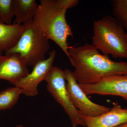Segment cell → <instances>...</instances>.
Returning a JSON list of instances; mask_svg holds the SVG:
<instances>
[{
    "label": "cell",
    "mask_w": 127,
    "mask_h": 127,
    "mask_svg": "<svg viewBox=\"0 0 127 127\" xmlns=\"http://www.w3.org/2000/svg\"><path fill=\"white\" fill-rule=\"evenodd\" d=\"M33 18V22L63 51L69 60L68 37H73L70 25L66 19L68 9L76 7L78 0H41Z\"/></svg>",
    "instance_id": "2"
},
{
    "label": "cell",
    "mask_w": 127,
    "mask_h": 127,
    "mask_svg": "<svg viewBox=\"0 0 127 127\" xmlns=\"http://www.w3.org/2000/svg\"><path fill=\"white\" fill-rule=\"evenodd\" d=\"M79 85L87 95L119 96L127 101V74L106 77L94 84Z\"/></svg>",
    "instance_id": "8"
},
{
    "label": "cell",
    "mask_w": 127,
    "mask_h": 127,
    "mask_svg": "<svg viewBox=\"0 0 127 127\" xmlns=\"http://www.w3.org/2000/svg\"><path fill=\"white\" fill-rule=\"evenodd\" d=\"M38 5L35 0H13L15 19L14 24L22 25L33 22Z\"/></svg>",
    "instance_id": "11"
},
{
    "label": "cell",
    "mask_w": 127,
    "mask_h": 127,
    "mask_svg": "<svg viewBox=\"0 0 127 127\" xmlns=\"http://www.w3.org/2000/svg\"><path fill=\"white\" fill-rule=\"evenodd\" d=\"M56 53L55 50L49 53L48 58L39 62L33 66L32 72L14 83L13 84L15 86L20 88L22 94L27 96L33 97L38 95V85L44 81L46 76L53 66Z\"/></svg>",
    "instance_id": "7"
},
{
    "label": "cell",
    "mask_w": 127,
    "mask_h": 127,
    "mask_svg": "<svg viewBox=\"0 0 127 127\" xmlns=\"http://www.w3.org/2000/svg\"><path fill=\"white\" fill-rule=\"evenodd\" d=\"M15 127H23V126L21 125H19L16 126Z\"/></svg>",
    "instance_id": "17"
},
{
    "label": "cell",
    "mask_w": 127,
    "mask_h": 127,
    "mask_svg": "<svg viewBox=\"0 0 127 127\" xmlns=\"http://www.w3.org/2000/svg\"><path fill=\"white\" fill-rule=\"evenodd\" d=\"M116 127H127V122L124 123H123L122 124L119 125V126Z\"/></svg>",
    "instance_id": "16"
},
{
    "label": "cell",
    "mask_w": 127,
    "mask_h": 127,
    "mask_svg": "<svg viewBox=\"0 0 127 127\" xmlns=\"http://www.w3.org/2000/svg\"><path fill=\"white\" fill-rule=\"evenodd\" d=\"M22 92L15 86L0 92V111L11 108L17 102Z\"/></svg>",
    "instance_id": "13"
},
{
    "label": "cell",
    "mask_w": 127,
    "mask_h": 127,
    "mask_svg": "<svg viewBox=\"0 0 127 127\" xmlns=\"http://www.w3.org/2000/svg\"><path fill=\"white\" fill-rule=\"evenodd\" d=\"M68 52L73 74L78 84H92L109 76L127 74V63L117 62L100 54L93 45L70 46Z\"/></svg>",
    "instance_id": "1"
},
{
    "label": "cell",
    "mask_w": 127,
    "mask_h": 127,
    "mask_svg": "<svg viewBox=\"0 0 127 127\" xmlns=\"http://www.w3.org/2000/svg\"><path fill=\"white\" fill-rule=\"evenodd\" d=\"M14 16L13 0H0V20L6 25H12Z\"/></svg>",
    "instance_id": "15"
},
{
    "label": "cell",
    "mask_w": 127,
    "mask_h": 127,
    "mask_svg": "<svg viewBox=\"0 0 127 127\" xmlns=\"http://www.w3.org/2000/svg\"><path fill=\"white\" fill-rule=\"evenodd\" d=\"M66 87L73 104L82 115L95 117L108 112L111 108L92 101L79 86L73 72L68 69L64 70Z\"/></svg>",
    "instance_id": "6"
},
{
    "label": "cell",
    "mask_w": 127,
    "mask_h": 127,
    "mask_svg": "<svg viewBox=\"0 0 127 127\" xmlns=\"http://www.w3.org/2000/svg\"><path fill=\"white\" fill-rule=\"evenodd\" d=\"M23 25H7L0 20V50L5 52L18 41L24 30Z\"/></svg>",
    "instance_id": "12"
},
{
    "label": "cell",
    "mask_w": 127,
    "mask_h": 127,
    "mask_svg": "<svg viewBox=\"0 0 127 127\" xmlns=\"http://www.w3.org/2000/svg\"><path fill=\"white\" fill-rule=\"evenodd\" d=\"M23 25L24 30L18 41L5 52V55L19 54L27 66H33L46 59L50 48L49 40L33 22Z\"/></svg>",
    "instance_id": "4"
},
{
    "label": "cell",
    "mask_w": 127,
    "mask_h": 127,
    "mask_svg": "<svg viewBox=\"0 0 127 127\" xmlns=\"http://www.w3.org/2000/svg\"><path fill=\"white\" fill-rule=\"evenodd\" d=\"M126 39H127V35H126Z\"/></svg>",
    "instance_id": "19"
},
{
    "label": "cell",
    "mask_w": 127,
    "mask_h": 127,
    "mask_svg": "<svg viewBox=\"0 0 127 127\" xmlns=\"http://www.w3.org/2000/svg\"><path fill=\"white\" fill-rule=\"evenodd\" d=\"M29 73L27 66L19 54L0 55V79L13 84Z\"/></svg>",
    "instance_id": "9"
},
{
    "label": "cell",
    "mask_w": 127,
    "mask_h": 127,
    "mask_svg": "<svg viewBox=\"0 0 127 127\" xmlns=\"http://www.w3.org/2000/svg\"><path fill=\"white\" fill-rule=\"evenodd\" d=\"M2 54V51L0 50V55H1Z\"/></svg>",
    "instance_id": "18"
},
{
    "label": "cell",
    "mask_w": 127,
    "mask_h": 127,
    "mask_svg": "<svg viewBox=\"0 0 127 127\" xmlns=\"http://www.w3.org/2000/svg\"><path fill=\"white\" fill-rule=\"evenodd\" d=\"M48 91L55 101L63 108L68 116L73 127L79 125L86 127L80 111L73 104L66 87L64 71L53 66L46 76Z\"/></svg>",
    "instance_id": "5"
},
{
    "label": "cell",
    "mask_w": 127,
    "mask_h": 127,
    "mask_svg": "<svg viewBox=\"0 0 127 127\" xmlns=\"http://www.w3.org/2000/svg\"><path fill=\"white\" fill-rule=\"evenodd\" d=\"M110 110L100 116L91 117L82 114L87 127H116L127 122V108H123L118 102L113 103Z\"/></svg>",
    "instance_id": "10"
},
{
    "label": "cell",
    "mask_w": 127,
    "mask_h": 127,
    "mask_svg": "<svg viewBox=\"0 0 127 127\" xmlns=\"http://www.w3.org/2000/svg\"><path fill=\"white\" fill-rule=\"evenodd\" d=\"M112 5L114 18L127 31V0H114Z\"/></svg>",
    "instance_id": "14"
},
{
    "label": "cell",
    "mask_w": 127,
    "mask_h": 127,
    "mask_svg": "<svg viewBox=\"0 0 127 127\" xmlns=\"http://www.w3.org/2000/svg\"></svg>",
    "instance_id": "20"
},
{
    "label": "cell",
    "mask_w": 127,
    "mask_h": 127,
    "mask_svg": "<svg viewBox=\"0 0 127 127\" xmlns=\"http://www.w3.org/2000/svg\"><path fill=\"white\" fill-rule=\"evenodd\" d=\"M127 34L116 18L106 16L94 22L92 45L103 55L127 59Z\"/></svg>",
    "instance_id": "3"
}]
</instances>
